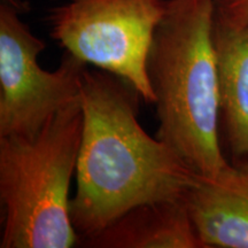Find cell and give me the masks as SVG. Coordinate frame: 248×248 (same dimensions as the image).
<instances>
[{"instance_id": "cell-1", "label": "cell", "mask_w": 248, "mask_h": 248, "mask_svg": "<svg viewBox=\"0 0 248 248\" xmlns=\"http://www.w3.org/2000/svg\"><path fill=\"white\" fill-rule=\"evenodd\" d=\"M138 95L128 82L107 71L86 68L83 74V132L70 200L79 240L138 204L185 197L199 177L168 145L142 129Z\"/></svg>"}, {"instance_id": "cell-2", "label": "cell", "mask_w": 248, "mask_h": 248, "mask_svg": "<svg viewBox=\"0 0 248 248\" xmlns=\"http://www.w3.org/2000/svg\"><path fill=\"white\" fill-rule=\"evenodd\" d=\"M215 17L216 0H168L147 58L156 138L201 176L216 175L229 164L218 131Z\"/></svg>"}, {"instance_id": "cell-3", "label": "cell", "mask_w": 248, "mask_h": 248, "mask_svg": "<svg viewBox=\"0 0 248 248\" xmlns=\"http://www.w3.org/2000/svg\"><path fill=\"white\" fill-rule=\"evenodd\" d=\"M79 98L33 137H0L1 248H70L78 234L69 188L82 140Z\"/></svg>"}, {"instance_id": "cell-4", "label": "cell", "mask_w": 248, "mask_h": 248, "mask_svg": "<svg viewBox=\"0 0 248 248\" xmlns=\"http://www.w3.org/2000/svg\"><path fill=\"white\" fill-rule=\"evenodd\" d=\"M167 2L70 0L49 11V35L69 54L124 79L154 104L147 58Z\"/></svg>"}, {"instance_id": "cell-5", "label": "cell", "mask_w": 248, "mask_h": 248, "mask_svg": "<svg viewBox=\"0 0 248 248\" xmlns=\"http://www.w3.org/2000/svg\"><path fill=\"white\" fill-rule=\"evenodd\" d=\"M13 7L0 4V137H33L79 98L85 62L66 52L55 71L38 64L44 40Z\"/></svg>"}, {"instance_id": "cell-6", "label": "cell", "mask_w": 248, "mask_h": 248, "mask_svg": "<svg viewBox=\"0 0 248 248\" xmlns=\"http://www.w3.org/2000/svg\"><path fill=\"white\" fill-rule=\"evenodd\" d=\"M185 202L204 248H248V160L199 175Z\"/></svg>"}, {"instance_id": "cell-7", "label": "cell", "mask_w": 248, "mask_h": 248, "mask_svg": "<svg viewBox=\"0 0 248 248\" xmlns=\"http://www.w3.org/2000/svg\"><path fill=\"white\" fill-rule=\"evenodd\" d=\"M92 248H204L185 197L138 204L99 233L78 241Z\"/></svg>"}, {"instance_id": "cell-8", "label": "cell", "mask_w": 248, "mask_h": 248, "mask_svg": "<svg viewBox=\"0 0 248 248\" xmlns=\"http://www.w3.org/2000/svg\"><path fill=\"white\" fill-rule=\"evenodd\" d=\"M221 116L231 154L248 160V23L231 26L215 17L214 28Z\"/></svg>"}, {"instance_id": "cell-9", "label": "cell", "mask_w": 248, "mask_h": 248, "mask_svg": "<svg viewBox=\"0 0 248 248\" xmlns=\"http://www.w3.org/2000/svg\"><path fill=\"white\" fill-rule=\"evenodd\" d=\"M216 18L231 26L248 23V0H216Z\"/></svg>"}]
</instances>
